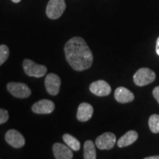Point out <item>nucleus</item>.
Segmentation results:
<instances>
[{"mask_svg": "<svg viewBox=\"0 0 159 159\" xmlns=\"http://www.w3.org/2000/svg\"><path fill=\"white\" fill-rule=\"evenodd\" d=\"M44 83L45 88L49 94L55 96L58 94L61 81L57 75L54 73H50V74L47 75L46 76Z\"/></svg>", "mask_w": 159, "mask_h": 159, "instance_id": "7", "label": "nucleus"}, {"mask_svg": "<svg viewBox=\"0 0 159 159\" xmlns=\"http://www.w3.org/2000/svg\"><path fill=\"white\" fill-rule=\"evenodd\" d=\"M10 55L8 47L5 44L0 45V66L2 65L7 61Z\"/></svg>", "mask_w": 159, "mask_h": 159, "instance_id": "18", "label": "nucleus"}, {"mask_svg": "<svg viewBox=\"0 0 159 159\" xmlns=\"http://www.w3.org/2000/svg\"><path fill=\"white\" fill-rule=\"evenodd\" d=\"M66 7L65 0H49L46 9V13L49 19H57L62 16Z\"/></svg>", "mask_w": 159, "mask_h": 159, "instance_id": "3", "label": "nucleus"}, {"mask_svg": "<svg viewBox=\"0 0 159 159\" xmlns=\"http://www.w3.org/2000/svg\"><path fill=\"white\" fill-rule=\"evenodd\" d=\"M5 140L8 144L14 148H21L25 144V139L18 130H9L5 134Z\"/></svg>", "mask_w": 159, "mask_h": 159, "instance_id": "8", "label": "nucleus"}, {"mask_svg": "<svg viewBox=\"0 0 159 159\" xmlns=\"http://www.w3.org/2000/svg\"><path fill=\"white\" fill-rule=\"evenodd\" d=\"M149 127L151 132L153 134H158L159 133V115L152 114L149 118L148 121Z\"/></svg>", "mask_w": 159, "mask_h": 159, "instance_id": "17", "label": "nucleus"}, {"mask_svg": "<svg viewBox=\"0 0 159 159\" xmlns=\"http://www.w3.org/2000/svg\"><path fill=\"white\" fill-rule=\"evenodd\" d=\"M116 136L111 132H106L100 135L96 139L95 144L99 150H111L116 144Z\"/></svg>", "mask_w": 159, "mask_h": 159, "instance_id": "6", "label": "nucleus"}, {"mask_svg": "<svg viewBox=\"0 0 159 159\" xmlns=\"http://www.w3.org/2000/svg\"><path fill=\"white\" fill-rule=\"evenodd\" d=\"M156 80V73L149 68H141L134 75V83L138 86H144Z\"/></svg>", "mask_w": 159, "mask_h": 159, "instance_id": "2", "label": "nucleus"}, {"mask_svg": "<svg viewBox=\"0 0 159 159\" xmlns=\"http://www.w3.org/2000/svg\"><path fill=\"white\" fill-rule=\"evenodd\" d=\"M9 114L7 111L0 108V125L4 124L8 120Z\"/></svg>", "mask_w": 159, "mask_h": 159, "instance_id": "19", "label": "nucleus"}, {"mask_svg": "<svg viewBox=\"0 0 159 159\" xmlns=\"http://www.w3.org/2000/svg\"><path fill=\"white\" fill-rule=\"evenodd\" d=\"M152 94L155 97V99H156V101L159 104V86L156 87L152 91Z\"/></svg>", "mask_w": 159, "mask_h": 159, "instance_id": "20", "label": "nucleus"}, {"mask_svg": "<svg viewBox=\"0 0 159 159\" xmlns=\"http://www.w3.org/2000/svg\"><path fill=\"white\" fill-rule=\"evenodd\" d=\"M93 113H94V108L92 105L87 102L80 103L77 109V120L80 122H87L91 118Z\"/></svg>", "mask_w": 159, "mask_h": 159, "instance_id": "12", "label": "nucleus"}, {"mask_svg": "<svg viewBox=\"0 0 159 159\" xmlns=\"http://www.w3.org/2000/svg\"><path fill=\"white\" fill-rule=\"evenodd\" d=\"M89 89L92 94L98 97H105L111 94V88L106 81L99 80L92 83L89 86Z\"/></svg>", "mask_w": 159, "mask_h": 159, "instance_id": "9", "label": "nucleus"}, {"mask_svg": "<svg viewBox=\"0 0 159 159\" xmlns=\"http://www.w3.org/2000/svg\"><path fill=\"white\" fill-rule=\"evenodd\" d=\"M64 52L67 62L75 71L86 70L92 66V52L81 37L69 39L65 44Z\"/></svg>", "mask_w": 159, "mask_h": 159, "instance_id": "1", "label": "nucleus"}, {"mask_svg": "<svg viewBox=\"0 0 159 159\" xmlns=\"http://www.w3.org/2000/svg\"><path fill=\"white\" fill-rule=\"evenodd\" d=\"M115 99L119 103H128L134 101V94L125 87H118L114 92Z\"/></svg>", "mask_w": 159, "mask_h": 159, "instance_id": "13", "label": "nucleus"}, {"mask_svg": "<svg viewBox=\"0 0 159 159\" xmlns=\"http://www.w3.org/2000/svg\"><path fill=\"white\" fill-rule=\"evenodd\" d=\"M144 159H159V156H150L146 157Z\"/></svg>", "mask_w": 159, "mask_h": 159, "instance_id": "22", "label": "nucleus"}, {"mask_svg": "<svg viewBox=\"0 0 159 159\" xmlns=\"http://www.w3.org/2000/svg\"><path fill=\"white\" fill-rule=\"evenodd\" d=\"M63 139L66 144L71 149V150L78 151L80 149V143L75 137L70 134H64L63 136Z\"/></svg>", "mask_w": 159, "mask_h": 159, "instance_id": "16", "label": "nucleus"}, {"mask_svg": "<svg viewBox=\"0 0 159 159\" xmlns=\"http://www.w3.org/2000/svg\"><path fill=\"white\" fill-rule=\"evenodd\" d=\"M139 135L135 130H129L122 136L117 142V145L119 148H125L130 146L136 142L138 139Z\"/></svg>", "mask_w": 159, "mask_h": 159, "instance_id": "14", "label": "nucleus"}, {"mask_svg": "<svg viewBox=\"0 0 159 159\" xmlns=\"http://www.w3.org/2000/svg\"><path fill=\"white\" fill-rule=\"evenodd\" d=\"M7 89L13 96L17 98H27L31 94V90L25 83H9L7 85Z\"/></svg>", "mask_w": 159, "mask_h": 159, "instance_id": "5", "label": "nucleus"}, {"mask_svg": "<svg viewBox=\"0 0 159 159\" xmlns=\"http://www.w3.org/2000/svg\"><path fill=\"white\" fill-rule=\"evenodd\" d=\"M85 159H95L97 158L95 145L92 141L88 140L84 144V156Z\"/></svg>", "mask_w": 159, "mask_h": 159, "instance_id": "15", "label": "nucleus"}, {"mask_svg": "<svg viewBox=\"0 0 159 159\" xmlns=\"http://www.w3.org/2000/svg\"><path fill=\"white\" fill-rule=\"evenodd\" d=\"M54 109V102L49 99H41L35 102L32 107V111L37 114H49Z\"/></svg>", "mask_w": 159, "mask_h": 159, "instance_id": "10", "label": "nucleus"}, {"mask_svg": "<svg viewBox=\"0 0 159 159\" xmlns=\"http://www.w3.org/2000/svg\"><path fill=\"white\" fill-rule=\"evenodd\" d=\"M156 53L157 55L159 56V37L158 38V39H157L156 41Z\"/></svg>", "mask_w": 159, "mask_h": 159, "instance_id": "21", "label": "nucleus"}, {"mask_svg": "<svg viewBox=\"0 0 159 159\" xmlns=\"http://www.w3.org/2000/svg\"><path fill=\"white\" fill-rule=\"evenodd\" d=\"M21 1V0H12V2H14V3H19Z\"/></svg>", "mask_w": 159, "mask_h": 159, "instance_id": "23", "label": "nucleus"}, {"mask_svg": "<svg viewBox=\"0 0 159 159\" xmlns=\"http://www.w3.org/2000/svg\"><path fill=\"white\" fill-rule=\"evenodd\" d=\"M53 154L57 159H71L73 158V153L71 149L66 145L55 143L52 147Z\"/></svg>", "mask_w": 159, "mask_h": 159, "instance_id": "11", "label": "nucleus"}, {"mask_svg": "<svg viewBox=\"0 0 159 159\" xmlns=\"http://www.w3.org/2000/svg\"><path fill=\"white\" fill-rule=\"evenodd\" d=\"M23 68L25 72L28 76L34 77L36 78L44 76L47 71V69L45 66L37 64L30 59L24 60Z\"/></svg>", "mask_w": 159, "mask_h": 159, "instance_id": "4", "label": "nucleus"}]
</instances>
